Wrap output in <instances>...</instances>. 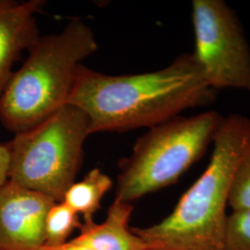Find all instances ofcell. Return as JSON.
Instances as JSON below:
<instances>
[{
	"label": "cell",
	"instance_id": "9c48e42d",
	"mask_svg": "<svg viewBox=\"0 0 250 250\" xmlns=\"http://www.w3.org/2000/svg\"><path fill=\"white\" fill-rule=\"evenodd\" d=\"M131 203L114 199L101 224H82L72 241L92 250H147L146 243L130 227Z\"/></svg>",
	"mask_w": 250,
	"mask_h": 250
},
{
	"label": "cell",
	"instance_id": "7c38bea8",
	"mask_svg": "<svg viewBox=\"0 0 250 250\" xmlns=\"http://www.w3.org/2000/svg\"><path fill=\"white\" fill-rule=\"evenodd\" d=\"M228 207L232 211L250 209V149L243 155L232 174Z\"/></svg>",
	"mask_w": 250,
	"mask_h": 250
},
{
	"label": "cell",
	"instance_id": "9a60e30c",
	"mask_svg": "<svg viewBox=\"0 0 250 250\" xmlns=\"http://www.w3.org/2000/svg\"><path fill=\"white\" fill-rule=\"evenodd\" d=\"M92 250L82 246L80 244L74 243V242L71 240V241L65 242L61 245H56V246H49V245H42L38 248H36L35 250Z\"/></svg>",
	"mask_w": 250,
	"mask_h": 250
},
{
	"label": "cell",
	"instance_id": "5bb4252c",
	"mask_svg": "<svg viewBox=\"0 0 250 250\" xmlns=\"http://www.w3.org/2000/svg\"><path fill=\"white\" fill-rule=\"evenodd\" d=\"M9 150L8 144L0 143V187L9 181Z\"/></svg>",
	"mask_w": 250,
	"mask_h": 250
},
{
	"label": "cell",
	"instance_id": "3957f363",
	"mask_svg": "<svg viewBox=\"0 0 250 250\" xmlns=\"http://www.w3.org/2000/svg\"><path fill=\"white\" fill-rule=\"evenodd\" d=\"M95 35L80 19L62 31L39 36L0 98V122L15 134L41 124L68 104L82 62L98 50Z\"/></svg>",
	"mask_w": 250,
	"mask_h": 250
},
{
	"label": "cell",
	"instance_id": "30bf717a",
	"mask_svg": "<svg viewBox=\"0 0 250 250\" xmlns=\"http://www.w3.org/2000/svg\"><path fill=\"white\" fill-rule=\"evenodd\" d=\"M111 178L98 168L92 169L79 182L73 183L62 202L83 217L84 224L94 223V216L101 207L103 197L112 188Z\"/></svg>",
	"mask_w": 250,
	"mask_h": 250
},
{
	"label": "cell",
	"instance_id": "8fae6325",
	"mask_svg": "<svg viewBox=\"0 0 250 250\" xmlns=\"http://www.w3.org/2000/svg\"><path fill=\"white\" fill-rule=\"evenodd\" d=\"M80 217L64 202H55L49 208L45 221V244L61 245L67 242L75 229H80Z\"/></svg>",
	"mask_w": 250,
	"mask_h": 250
},
{
	"label": "cell",
	"instance_id": "4fadbf2b",
	"mask_svg": "<svg viewBox=\"0 0 250 250\" xmlns=\"http://www.w3.org/2000/svg\"><path fill=\"white\" fill-rule=\"evenodd\" d=\"M224 247L225 250H250V209L228 214Z\"/></svg>",
	"mask_w": 250,
	"mask_h": 250
},
{
	"label": "cell",
	"instance_id": "ba28073f",
	"mask_svg": "<svg viewBox=\"0 0 250 250\" xmlns=\"http://www.w3.org/2000/svg\"><path fill=\"white\" fill-rule=\"evenodd\" d=\"M45 3L0 0V98L14 72V64L40 36L36 15Z\"/></svg>",
	"mask_w": 250,
	"mask_h": 250
},
{
	"label": "cell",
	"instance_id": "52a82bcc",
	"mask_svg": "<svg viewBox=\"0 0 250 250\" xmlns=\"http://www.w3.org/2000/svg\"><path fill=\"white\" fill-rule=\"evenodd\" d=\"M54 203L9 181L0 187V250H32L44 245L45 217Z\"/></svg>",
	"mask_w": 250,
	"mask_h": 250
},
{
	"label": "cell",
	"instance_id": "8992f818",
	"mask_svg": "<svg viewBox=\"0 0 250 250\" xmlns=\"http://www.w3.org/2000/svg\"><path fill=\"white\" fill-rule=\"evenodd\" d=\"M194 56L210 87L250 93V46L241 21L224 0H194Z\"/></svg>",
	"mask_w": 250,
	"mask_h": 250
},
{
	"label": "cell",
	"instance_id": "7a4b0ae2",
	"mask_svg": "<svg viewBox=\"0 0 250 250\" xmlns=\"http://www.w3.org/2000/svg\"><path fill=\"white\" fill-rule=\"evenodd\" d=\"M210 161L167 217L147 227H133L147 250H225L228 195L232 174L250 149V119L224 118Z\"/></svg>",
	"mask_w": 250,
	"mask_h": 250
},
{
	"label": "cell",
	"instance_id": "277c9868",
	"mask_svg": "<svg viewBox=\"0 0 250 250\" xmlns=\"http://www.w3.org/2000/svg\"><path fill=\"white\" fill-rule=\"evenodd\" d=\"M215 110L179 116L149 128L120 162L116 199L131 203L175 184L200 161L224 124Z\"/></svg>",
	"mask_w": 250,
	"mask_h": 250
},
{
	"label": "cell",
	"instance_id": "6da1fadb",
	"mask_svg": "<svg viewBox=\"0 0 250 250\" xmlns=\"http://www.w3.org/2000/svg\"><path fill=\"white\" fill-rule=\"evenodd\" d=\"M216 96L194 54L184 53L161 70L138 74L107 75L82 65L68 104L87 114L94 134L151 128L208 106Z\"/></svg>",
	"mask_w": 250,
	"mask_h": 250
},
{
	"label": "cell",
	"instance_id": "5b68a950",
	"mask_svg": "<svg viewBox=\"0 0 250 250\" xmlns=\"http://www.w3.org/2000/svg\"><path fill=\"white\" fill-rule=\"evenodd\" d=\"M92 134L89 117L67 104L8 143L9 181L62 201L81 167L83 144Z\"/></svg>",
	"mask_w": 250,
	"mask_h": 250
}]
</instances>
